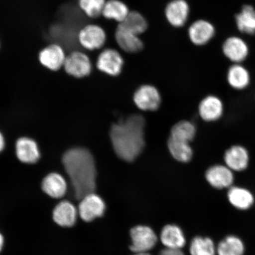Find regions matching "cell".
Returning a JSON list of instances; mask_svg holds the SVG:
<instances>
[{
  "mask_svg": "<svg viewBox=\"0 0 255 255\" xmlns=\"http://www.w3.org/2000/svg\"><path fill=\"white\" fill-rule=\"evenodd\" d=\"M188 34L191 43L196 46H203L212 39L215 28L209 21L198 20L191 24Z\"/></svg>",
  "mask_w": 255,
  "mask_h": 255,
  "instance_id": "12",
  "label": "cell"
},
{
  "mask_svg": "<svg viewBox=\"0 0 255 255\" xmlns=\"http://www.w3.org/2000/svg\"><path fill=\"white\" fill-rule=\"evenodd\" d=\"M245 247L240 239L229 236L220 242L217 253L218 255H244Z\"/></svg>",
  "mask_w": 255,
  "mask_h": 255,
  "instance_id": "26",
  "label": "cell"
},
{
  "mask_svg": "<svg viewBox=\"0 0 255 255\" xmlns=\"http://www.w3.org/2000/svg\"><path fill=\"white\" fill-rule=\"evenodd\" d=\"M227 79L231 87L238 90L246 88L251 81L248 70L239 64H235L229 69Z\"/></svg>",
  "mask_w": 255,
  "mask_h": 255,
  "instance_id": "24",
  "label": "cell"
},
{
  "mask_svg": "<svg viewBox=\"0 0 255 255\" xmlns=\"http://www.w3.org/2000/svg\"><path fill=\"white\" fill-rule=\"evenodd\" d=\"M145 120L139 115H133L114 124L110 137L118 157L132 162L141 154L145 147Z\"/></svg>",
  "mask_w": 255,
  "mask_h": 255,
  "instance_id": "2",
  "label": "cell"
},
{
  "mask_svg": "<svg viewBox=\"0 0 255 255\" xmlns=\"http://www.w3.org/2000/svg\"><path fill=\"white\" fill-rule=\"evenodd\" d=\"M63 68L68 75L82 78L90 74L92 65L90 59L85 53L75 51L66 56Z\"/></svg>",
  "mask_w": 255,
  "mask_h": 255,
  "instance_id": "5",
  "label": "cell"
},
{
  "mask_svg": "<svg viewBox=\"0 0 255 255\" xmlns=\"http://www.w3.org/2000/svg\"><path fill=\"white\" fill-rule=\"evenodd\" d=\"M133 255H151L149 254V253H142V254H135Z\"/></svg>",
  "mask_w": 255,
  "mask_h": 255,
  "instance_id": "34",
  "label": "cell"
},
{
  "mask_svg": "<svg viewBox=\"0 0 255 255\" xmlns=\"http://www.w3.org/2000/svg\"><path fill=\"white\" fill-rule=\"evenodd\" d=\"M223 113L222 102L215 96H208L199 105V114L203 120L212 122L220 119Z\"/></svg>",
  "mask_w": 255,
  "mask_h": 255,
  "instance_id": "19",
  "label": "cell"
},
{
  "mask_svg": "<svg viewBox=\"0 0 255 255\" xmlns=\"http://www.w3.org/2000/svg\"><path fill=\"white\" fill-rule=\"evenodd\" d=\"M238 30L242 33L255 34V9L251 5L242 6L241 11L235 15Z\"/></svg>",
  "mask_w": 255,
  "mask_h": 255,
  "instance_id": "21",
  "label": "cell"
},
{
  "mask_svg": "<svg viewBox=\"0 0 255 255\" xmlns=\"http://www.w3.org/2000/svg\"><path fill=\"white\" fill-rule=\"evenodd\" d=\"M224 159L226 166L233 171L246 170L250 163V154L243 146H232L225 153Z\"/></svg>",
  "mask_w": 255,
  "mask_h": 255,
  "instance_id": "14",
  "label": "cell"
},
{
  "mask_svg": "<svg viewBox=\"0 0 255 255\" xmlns=\"http://www.w3.org/2000/svg\"><path fill=\"white\" fill-rule=\"evenodd\" d=\"M133 101L136 107L143 111H152L158 109L161 97L157 89L151 85H143L137 89Z\"/></svg>",
  "mask_w": 255,
  "mask_h": 255,
  "instance_id": "8",
  "label": "cell"
},
{
  "mask_svg": "<svg viewBox=\"0 0 255 255\" xmlns=\"http://www.w3.org/2000/svg\"><path fill=\"white\" fill-rule=\"evenodd\" d=\"M159 255H185L181 250H171L165 248L162 250Z\"/></svg>",
  "mask_w": 255,
  "mask_h": 255,
  "instance_id": "31",
  "label": "cell"
},
{
  "mask_svg": "<svg viewBox=\"0 0 255 255\" xmlns=\"http://www.w3.org/2000/svg\"><path fill=\"white\" fill-rule=\"evenodd\" d=\"M15 153L19 160L25 164L36 163L40 157L37 143L27 137H21L16 141Z\"/></svg>",
  "mask_w": 255,
  "mask_h": 255,
  "instance_id": "13",
  "label": "cell"
},
{
  "mask_svg": "<svg viewBox=\"0 0 255 255\" xmlns=\"http://www.w3.org/2000/svg\"><path fill=\"white\" fill-rule=\"evenodd\" d=\"M66 56L63 48L57 44H52L41 50L39 60L43 66L52 71H58L65 63Z\"/></svg>",
  "mask_w": 255,
  "mask_h": 255,
  "instance_id": "10",
  "label": "cell"
},
{
  "mask_svg": "<svg viewBox=\"0 0 255 255\" xmlns=\"http://www.w3.org/2000/svg\"><path fill=\"white\" fill-rule=\"evenodd\" d=\"M189 143L170 136L168 141L169 151L176 160L189 162L193 157V150Z\"/></svg>",
  "mask_w": 255,
  "mask_h": 255,
  "instance_id": "25",
  "label": "cell"
},
{
  "mask_svg": "<svg viewBox=\"0 0 255 255\" xmlns=\"http://www.w3.org/2000/svg\"><path fill=\"white\" fill-rule=\"evenodd\" d=\"M80 200L78 213L83 221L90 222L104 215L106 209L104 201L94 192L87 194Z\"/></svg>",
  "mask_w": 255,
  "mask_h": 255,
  "instance_id": "4",
  "label": "cell"
},
{
  "mask_svg": "<svg viewBox=\"0 0 255 255\" xmlns=\"http://www.w3.org/2000/svg\"><path fill=\"white\" fill-rule=\"evenodd\" d=\"M62 163L76 199L81 200L94 192L97 173L95 159L90 151L80 147L70 149L64 153Z\"/></svg>",
  "mask_w": 255,
  "mask_h": 255,
  "instance_id": "1",
  "label": "cell"
},
{
  "mask_svg": "<svg viewBox=\"0 0 255 255\" xmlns=\"http://www.w3.org/2000/svg\"><path fill=\"white\" fill-rule=\"evenodd\" d=\"M124 62L123 57L119 51L110 48L100 54L97 67L100 71L108 75L116 76L122 71Z\"/></svg>",
  "mask_w": 255,
  "mask_h": 255,
  "instance_id": "7",
  "label": "cell"
},
{
  "mask_svg": "<svg viewBox=\"0 0 255 255\" xmlns=\"http://www.w3.org/2000/svg\"><path fill=\"white\" fill-rule=\"evenodd\" d=\"M223 52L231 61L239 63L245 59L249 53L247 44L241 38L231 37L226 39L223 44Z\"/></svg>",
  "mask_w": 255,
  "mask_h": 255,
  "instance_id": "16",
  "label": "cell"
},
{
  "mask_svg": "<svg viewBox=\"0 0 255 255\" xmlns=\"http://www.w3.org/2000/svg\"><path fill=\"white\" fill-rule=\"evenodd\" d=\"M132 33L139 36L147 30L148 23L143 16L138 11H130L123 23L119 24Z\"/></svg>",
  "mask_w": 255,
  "mask_h": 255,
  "instance_id": "27",
  "label": "cell"
},
{
  "mask_svg": "<svg viewBox=\"0 0 255 255\" xmlns=\"http://www.w3.org/2000/svg\"><path fill=\"white\" fill-rule=\"evenodd\" d=\"M115 37L118 45L124 52L138 53L143 49V44L139 36L127 30L120 24L117 28Z\"/></svg>",
  "mask_w": 255,
  "mask_h": 255,
  "instance_id": "15",
  "label": "cell"
},
{
  "mask_svg": "<svg viewBox=\"0 0 255 255\" xmlns=\"http://www.w3.org/2000/svg\"><path fill=\"white\" fill-rule=\"evenodd\" d=\"M131 244L129 248L134 254L148 253L157 244L158 238L154 231L148 226H135L130 231Z\"/></svg>",
  "mask_w": 255,
  "mask_h": 255,
  "instance_id": "3",
  "label": "cell"
},
{
  "mask_svg": "<svg viewBox=\"0 0 255 255\" xmlns=\"http://www.w3.org/2000/svg\"><path fill=\"white\" fill-rule=\"evenodd\" d=\"M78 210L71 202L64 200L57 205L53 212V218L56 224L62 227L74 226L77 219Z\"/></svg>",
  "mask_w": 255,
  "mask_h": 255,
  "instance_id": "17",
  "label": "cell"
},
{
  "mask_svg": "<svg viewBox=\"0 0 255 255\" xmlns=\"http://www.w3.org/2000/svg\"><path fill=\"white\" fill-rule=\"evenodd\" d=\"M130 11L126 3L121 0H108L105 3L102 15L120 24L125 20Z\"/></svg>",
  "mask_w": 255,
  "mask_h": 255,
  "instance_id": "23",
  "label": "cell"
},
{
  "mask_svg": "<svg viewBox=\"0 0 255 255\" xmlns=\"http://www.w3.org/2000/svg\"><path fill=\"white\" fill-rule=\"evenodd\" d=\"M106 0H79V5L90 18H97L103 14Z\"/></svg>",
  "mask_w": 255,
  "mask_h": 255,
  "instance_id": "30",
  "label": "cell"
},
{
  "mask_svg": "<svg viewBox=\"0 0 255 255\" xmlns=\"http://www.w3.org/2000/svg\"><path fill=\"white\" fill-rule=\"evenodd\" d=\"M228 197L232 205L240 210L250 209L254 203L253 194L244 188L231 187L228 191Z\"/></svg>",
  "mask_w": 255,
  "mask_h": 255,
  "instance_id": "22",
  "label": "cell"
},
{
  "mask_svg": "<svg viewBox=\"0 0 255 255\" xmlns=\"http://www.w3.org/2000/svg\"><path fill=\"white\" fill-rule=\"evenodd\" d=\"M41 189L47 195L54 199L62 198L68 190L65 178L62 175L52 173L46 175L41 183Z\"/></svg>",
  "mask_w": 255,
  "mask_h": 255,
  "instance_id": "18",
  "label": "cell"
},
{
  "mask_svg": "<svg viewBox=\"0 0 255 255\" xmlns=\"http://www.w3.org/2000/svg\"><path fill=\"white\" fill-rule=\"evenodd\" d=\"M78 40L81 45L86 49H100L106 42V32L100 25L88 24L80 30Z\"/></svg>",
  "mask_w": 255,
  "mask_h": 255,
  "instance_id": "6",
  "label": "cell"
},
{
  "mask_svg": "<svg viewBox=\"0 0 255 255\" xmlns=\"http://www.w3.org/2000/svg\"><path fill=\"white\" fill-rule=\"evenodd\" d=\"M3 246H4V238H3V236L0 233V253L2 251Z\"/></svg>",
  "mask_w": 255,
  "mask_h": 255,
  "instance_id": "33",
  "label": "cell"
},
{
  "mask_svg": "<svg viewBox=\"0 0 255 255\" xmlns=\"http://www.w3.org/2000/svg\"><path fill=\"white\" fill-rule=\"evenodd\" d=\"M190 7L186 0H172L165 9V15L169 24L174 27L184 26L189 18Z\"/></svg>",
  "mask_w": 255,
  "mask_h": 255,
  "instance_id": "9",
  "label": "cell"
},
{
  "mask_svg": "<svg viewBox=\"0 0 255 255\" xmlns=\"http://www.w3.org/2000/svg\"><path fill=\"white\" fill-rule=\"evenodd\" d=\"M206 178L217 189L230 188L234 181L233 171L226 165H215L210 167L206 171Z\"/></svg>",
  "mask_w": 255,
  "mask_h": 255,
  "instance_id": "11",
  "label": "cell"
},
{
  "mask_svg": "<svg viewBox=\"0 0 255 255\" xmlns=\"http://www.w3.org/2000/svg\"><path fill=\"white\" fill-rule=\"evenodd\" d=\"M196 134V128L189 121H181L171 130L170 137L188 142L192 141Z\"/></svg>",
  "mask_w": 255,
  "mask_h": 255,
  "instance_id": "29",
  "label": "cell"
},
{
  "mask_svg": "<svg viewBox=\"0 0 255 255\" xmlns=\"http://www.w3.org/2000/svg\"><path fill=\"white\" fill-rule=\"evenodd\" d=\"M160 239L165 248L171 250H181L186 242L182 230L175 225L164 226L162 229Z\"/></svg>",
  "mask_w": 255,
  "mask_h": 255,
  "instance_id": "20",
  "label": "cell"
},
{
  "mask_svg": "<svg viewBox=\"0 0 255 255\" xmlns=\"http://www.w3.org/2000/svg\"><path fill=\"white\" fill-rule=\"evenodd\" d=\"M214 242L209 238L197 237L191 242V255H216Z\"/></svg>",
  "mask_w": 255,
  "mask_h": 255,
  "instance_id": "28",
  "label": "cell"
},
{
  "mask_svg": "<svg viewBox=\"0 0 255 255\" xmlns=\"http://www.w3.org/2000/svg\"><path fill=\"white\" fill-rule=\"evenodd\" d=\"M5 145L4 137L3 136L2 133L0 132V152L3 151L4 149Z\"/></svg>",
  "mask_w": 255,
  "mask_h": 255,
  "instance_id": "32",
  "label": "cell"
}]
</instances>
